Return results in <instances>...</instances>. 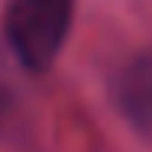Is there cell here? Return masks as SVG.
Segmentation results:
<instances>
[{
    "label": "cell",
    "instance_id": "cell-1",
    "mask_svg": "<svg viewBox=\"0 0 152 152\" xmlns=\"http://www.w3.org/2000/svg\"><path fill=\"white\" fill-rule=\"evenodd\" d=\"M76 0H10L4 10V33L27 69H46L60 56L73 27Z\"/></svg>",
    "mask_w": 152,
    "mask_h": 152
},
{
    "label": "cell",
    "instance_id": "cell-2",
    "mask_svg": "<svg viewBox=\"0 0 152 152\" xmlns=\"http://www.w3.org/2000/svg\"><path fill=\"white\" fill-rule=\"evenodd\" d=\"M116 103L139 132L152 136V56H136L119 69Z\"/></svg>",
    "mask_w": 152,
    "mask_h": 152
}]
</instances>
